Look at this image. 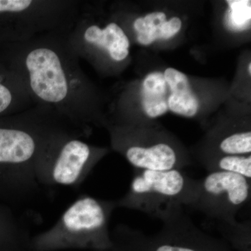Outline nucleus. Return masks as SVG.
<instances>
[{
    "label": "nucleus",
    "instance_id": "obj_1",
    "mask_svg": "<svg viewBox=\"0 0 251 251\" xmlns=\"http://www.w3.org/2000/svg\"><path fill=\"white\" fill-rule=\"evenodd\" d=\"M64 34L49 33L0 49L31 98L81 129L89 120L83 108L85 86L78 57Z\"/></svg>",
    "mask_w": 251,
    "mask_h": 251
},
{
    "label": "nucleus",
    "instance_id": "obj_2",
    "mask_svg": "<svg viewBox=\"0 0 251 251\" xmlns=\"http://www.w3.org/2000/svg\"><path fill=\"white\" fill-rule=\"evenodd\" d=\"M52 115L0 118V200L23 202L41 188L38 166L52 141L68 129Z\"/></svg>",
    "mask_w": 251,
    "mask_h": 251
},
{
    "label": "nucleus",
    "instance_id": "obj_3",
    "mask_svg": "<svg viewBox=\"0 0 251 251\" xmlns=\"http://www.w3.org/2000/svg\"><path fill=\"white\" fill-rule=\"evenodd\" d=\"M116 201L83 195L75 200L47 230L31 237L30 251H108L109 229Z\"/></svg>",
    "mask_w": 251,
    "mask_h": 251
},
{
    "label": "nucleus",
    "instance_id": "obj_4",
    "mask_svg": "<svg viewBox=\"0 0 251 251\" xmlns=\"http://www.w3.org/2000/svg\"><path fill=\"white\" fill-rule=\"evenodd\" d=\"M199 179L181 170H135L128 191L117 200V208L141 211L161 221L171 213L195 202Z\"/></svg>",
    "mask_w": 251,
    "mask_h": 251
},
{
    "label": "nucleus",
    "instance_id": "obj_5",
    "mask_svg": "<svg viewBox=\"0 0 251 251\" xmlns=\"http://www.w3.org/2000/svg\"><path fill=\"white\" fill-rule=\"evenodd\" d=\"M161 221V230L150 235L118 225L110 232L112 247L108 251H232L224 241L201 230L183 208Z\"/></svg>",
    "mask_w": 251,
    "mask_h": 251
},
{
    "label": "nucleus",
    "instance_id": "obj_6",
    "mask_svg": "<svg viewBox=\"0 0 251 251\" xmlns=\"http://www.w3.org/2000/svg\"><path fill=\"white\" fill-rule=\"evenodd\" d=\"M77 17L73 3L0 0V46L25 42L46 31L65 32Z\"/></svg>",
    "mask_w": 251,
    "mask_h": 251
},
{
    "label": "nucleus",
    "instance_id": "obj_7",
    "mask_svg": "<svg viewBox=\"0 0 251 251\" xmlns=\"http://www.w3.org/2000/svg\"><path fill=\"white\" fill-rule=\"evenodd\" d=\"M81 131L67 129L50 144L38 166L40 186H80L105 154L81 140Z\"/></svg>",
    "mask_w": 251,
    "mask_h": 251
},
{
    "label": "nucleus",
    "instance_id": "obj_8",
    "mask_svg": "<svg viewBox=\"0 0 251 251\" xmlns=\"http://www.w3.org/2000/svg\"><path fill=\"white\" fill-rule=\"evenodd\" d=\"M251 180L226 172H210L199 179L197 196L191 207L218 223L232 224L250 202Z\"/></svg>",
    "mask_w": 251,
    "mask_h": 251
},
{
    "label": "nucleus",
    "instance_id": "obj_9",
    "mask_svg": "<svg viewBox=\"0 0 251 251\" xmlns=\"http://www.w3.org/2000/svg\"><path fill=\"white\" fill-rule=\"evenodd\" d=\"M115 145L135 170L166 171L181 170L190 162L176 147L166 140H133L115 133Z\"/></svg>",
    "mask_w": 251,
    "mask_h": 251
},
{
    "label": "nucleus",
    "instance_id": "obj_10",
    "mask_svg": "<svg viewBox=\"0 0 251 251\" xmlns=\"http://www.w3.org/2000/svg\"><path fill=\"white\" fill-rule=\"evenodd\" d=\"M69 31L68 42L75 53L88 47L96 48L105 51L110 59L118 62L129 54V39L117 23H109L103 28L97 25H86L78 16Z\"/></svg>",
    "mask_w": 251,
    "mask_h": 251
},
{
    "label": "nucleus",
    "instance_id": "obj_11",
    "mask_svg": "<svg viewBox=\"0 0 251 251\" xmlns=\"http://www.w3.org/2000/svg\"><path fill=\"white\" fill-rule=\"evenodd\" d=\"M30 97L22 78L0 54V118L11 116Z\"/></svg>",
    "mask_w": 251,
    "mask_h": 251
},
{
    "label": "nucleus",
    "instance_id": "obj_12",
    "mask_svg": "<svg viewBox=\"0 0 251 251\" xmlns=\"http://www.w3.org/2000/svg\"><path fill=\"white\" fill-rule=\"evenodd\" d=\"M181 20L172 18L166 20V15L163 12H154L145 17L137 18L133 27L138 33L137 39L140 44L149 46L157 39H169L176 35L181 28Z\"/></svg>",
    "mask_w": 251,
    "mask_h": 251
},
{
    "label": "nucleus",
    "instance_id": "obj_13",
    "mask_svg": "<svg viewBox=\"0 0 251 251\" xmlns=\"http://www.w3.org/2000/svg\"><path fill=\"white\" fill-rule=\"evenodd\" d=\"M168 85L161 72L149 74L142 85V105L144 112L150 118L164 115L168 108Z\"/></svg>",
    "mask_w": 251,
    "mask_h": 251
},
{
    "label": "nucleus",
    "instance_id": "obj_14",
    "mask_svg": "<svg viewBox=\"0 0 251 251\" xmlns=\"http://www.w3.org/2000/svg\"><path fill=\"white\" fill-rule=\"evenodd\" d=\"M30 239L11 209L0 202V251H30Z\"/></svg>",
    "mask_w": 251,
    "mask_h": 251
},
{
    "label": "nucleus",
    "instance_id": "obj_15",
    "mask_svg": "<svg viewBox=\"0 0 251 251\" xmlns=\"http://www.w3.org/2000/svg\"><path fill=\"white\" fill-rule=\"evenodd\" d=\"M203 166L207 173L226 172L251 180V155H219L203 162Z\"/></svg>",
    "mask_w": 251,
    "mask_h": 251
},
{
    "label": "nucleus",
    "instance_id": "obj_16",
    "mask_svg": "<svg viewBox=\"0 0 251 251\" xmlns=\"http://www.w3.org/2000/svg\"><path fill=\"white\" fill-rule=\"evenodd\" d=\"M221 233L239 251H251V221L229 224L218 223Z\"/></svg>",
    "mask_w": 251,
    "mask_h": 251
},
{
    "label": "nucleus",
    "instance_id": "obj_17",
    "mask_svg": "<svg viewBox=\"0 0 251 251\" xmlns=\"http://www.w3.org/2000/svg\"><path fill=\"white\" fill-rule=\"evenodd\" d=\"M219 155H249L251 151V132H236L219 143Z\"/></svg>",
    "mask_w": 251,
    "mask_h": 251
},
{
    "label": "nucleus",
    "instance_id": "obj_18",
    "mask_svg": "<svg viewBox=\"0 0 251 251\" xmlns=\"http://www.w3.org/2000/svg\"><path fill=\"white\" fill-rule=\"evenodd\" d=\"M168 108L177 115L186 117H194L198 113L199 102L193 92L188 93L170 94Z\"/></svg>",
    "mask_w": 251,
    "mask_h": 251
},
{
    "label": "nucleus",
    "instance_id": "obj_19",
    "mask_svg": "<svg viewBox=\"0 0 251 251\" xmlns=\"http://www.w3.org/2000/svg\"><path fill=\"white\" fill-rule=\"evenodd\" d=\"M163 75L171 93L192 92L188 77L183 73L173 68H168L165 71Z\"/></svg>",
    "mask_w": 251,
    "mask_h": 251
},
{
    "label": "nucleus",
    "instance_id": "obj_20",
    "mask_svg": "<svg viewBox=\"0 0 251 251\" xmlns=\"http://www.w3.org/2000/svg\"><path fill=\"white\" fill-rule=\"evenodd\" d=\"M230 6V23L235 28H242L251 20L250 1H227Z\"/></svg>",
    "mask_w": 251,
    "mask_h": 251
},
{
    "label": "nucleus",
    "instance_id": "obj_21",
    "mask_svg": "<svg viewBox=\"0 0 251 251\" xmlns=\"http://www.w3.org/2000/svg\"><path fill=\"white\" fill-rule=\"evenodd\" d=\"M248 71H249V74H251V64L249 63V68H248Z\"/></svg>",
    "mask_w": 251,
    "mask_h": 251
}]
</instances>
